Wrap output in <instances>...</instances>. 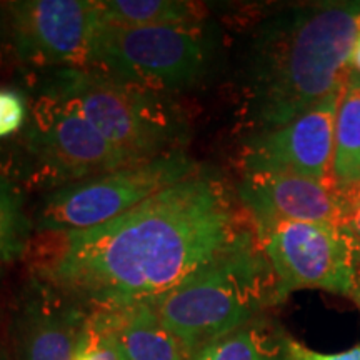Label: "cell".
<instances>
[{
  "label": "cell",
  "mask_w": 360,
  "mask_h": 360,
  "mask_svg": "<svg viewBox=\"0 0 360 360\" xmlns=\"http://www.w3.org/2000/svg\"><path fill=\"white\" fill-rule=\"evenodd\" d=\"M360 0L287 7L259 27L245 64L249 114L259 132L289 124L347 82Z\"/></svg>",
  "instance_id": "2"
},
{
  "label": "cell",
  "mask_w": 360,
  "mask_h": 360,
  "mask_svg": "<svg viewBox=\"0 0 360 360\" xmlns=\"http://www.w3.org/2000/svg\"><path fill=\"white\" fill-rule=\"evenodd\" d=\"M352 299L355 300V304L360 307V265H359V274H357V283H355V290Z\"/></svg>",
  "instance_id": "23"
},
{
  "label": "cell",
  "mask_w": 360,
  "mask_h": 360,
  "mask_svg": "<svg viewBox=\"0 0 360 360\" xmlns=\"http://www.w3.org/2000/svg\"><path fill=\"white\" fill-rule=\"evenodd\" d=\"M200 170L195 160L179 150L53 188L40 209L37 231L77 232L110 222Z\"/></svg>",
  "instance_id": "6"
},
{
  "label": "cell",
  "mask_w": 360,
  "mask_h": 360,
  "mask_svg": "<svg viewBox=\"0 0 360 360\" xmlns=\"http://www.w3.org/2000/svg\"><path fill=\"white\" fill-rule=\"evenodd\" d=\"M13 47L20 62L44 70L90 69L102 24L94 0H22L6 4Z\"/></svg>",
  "instance_id": "9"
},
{
  "label": "cell",
  "mask_w": 360,
  "mask_h": 360,
  "mask_svg": "<svg viewBox=\"0 0 360 360\" xmlns=\"http://www.w3.org/2000/svg\"><path fill=\"white\" fill-rule=\"evenodd\" d=\"M25 150L35 182L60 188L135 164L65 98L39 89L29 110ZM141 164V162H139Z\"/></svg>",
  "instance_id": "7"
},
{
  "label": "cell",
  "mask_w": 360,
  "mask_h": 360,
  "mask_svg": "<svg viewBox=\"0 0 360 360\" xmlns=\"http://www.w3.org/2000/svg\"><path fill=\"white\" fill-rule=\"evenodd\" d=\"M257 240L276 278L278 304L300 289L352 299L360 242L350 225L285 222L260 233Z\"/></svg>",
  "instance_id": "8"
},
{
  "label": "cell",
  "mask_w": 360,
  "mask_h": 360,
  "mask_svg": "<svg viewBox=\"0 0 360 360\" xmlns=\"http://www.w3.org/2000/svg\"><path fill=\"white\" fill-rule=\"evenodd\" d=\"M102 20L107 24L148 27L199 24L202 8L182 0H103Z\"/></svg>",
  "instance_id": "15"
},
{
  "label": "cell",
  "mask_w": 360,
  "mask_h": 360,
  "mask_svg": "<svg viewBox=\"0 0 360 360\" xmlns=\"http://www.w3.org/2000/svg\"><path fill=\"white\" fill-rule=\"evenodd\" d=\"M148 304L192 360L278 300L272 269L254 236Z\"/></svg>",
  "instance_id": "3"
},
{
  "label": "cell",
  "mask_w": 360,
  "mask_h": 360,
  "mask_svg": "<svg viewBox=\"0 0 360 360\" xmlns=\"http://www.w3.org/2000/svg\"><path fill=\"white\" fill-rule=\"evenodd\" d=\"M207 65L209 44L199 24L129 27L102 20L90 69L165 94L199 82Z\"/></svg>",
  "instance_id": "5"
},
{
  "label": "cell",
  "mask_w": 360,
  "mask_h": 360,
  "mask_svg": "<svg viewBox=\"0 0 360 360\" xmlns=\"http://www.w3.org/2000/svg\"><path fill=\"white\" fill-rule=\"evenodd\" d=\"M283 339L285 334L254 322L200 350L192 360H290Z\"/></svg>",
  "instance_id": "16"
},
{
  "label": "cell",
  "mask_w": 360,
  "mask_h": 360,
  "mask_svg": "<svg viewBox=\"0 0 360 360\" xmlns=\"http://www.w3.org/2000/svg\"><path fill=\"white\" fill-rule=\"evenodd\" d=\"M90 312L51 283L34 277L12 322V360H74Z\"/></svg>",
  "instance_id": "11"
},
{
  "label": "cell",
  "mask_w": 360,
  "mask_h": 360,
  "mask_svg": "<svg viewBox=\"0 0 360 360\" xmlns=\"http://www.w3.org/2000/svg\"><path fill=\"white\" fill-rule=\"evenodd\" d=\"M30 231L32 225L24 209V193L12 180L0 177V262L25 254Z\"/></svg>",
  "instance_id": "17"
},
{
  "label": "cell",
  "mask_w": 360,
  "mask_h": 360,
  "mask_svg": "<svg viewBox=\"0 0 360 360\" xmlns=\"http://www.w3.org/2000/svg\"><path fill=\"white\" fill-rule=\"evenodd\" d=\"M283 342H285V350L290 360H360V344L342 352L327 354L310 349L302 342L292 339L290 335H285Z\"/></svg>",
  "instance_id": "19"
},
{
  "label": "cell",
  "mask_w": 360,
  "mask_h": 360,
  "mask_svg": "<svg viewBox=\"0 0 360 360\" xmlns=\"http://www.w3.org/2000/svg\"><path fill=\"white\" fill-rule=\"evenodd\" d=\"M238 200L255 236L285 222L350 225V209L334 188L292 174H244Z\"/></svg>",
  "instance_id": "12"
},
{
  "label": "cell",
  "mask_w": 360,
  "mask_h": 360,
  "mask_svg": "<svg viewBox=\"0 0 360 360\" xmlns=\"http://www.w3.org/2000/svg\"><path fill=\"white\" fill-rule=\"evenodd\" d=\"M330 187L352 212L360 202V75L355 72L349 74L337 109Z\"/></svg>",
  "instance_id": "13"
},
{
  "label": "cell",
  "mask_w": 360,
  "mask_h": 360,
  "mask_svg": "<svg viewBox=\"0 0 360 360\" xmlns=\"http://www.w3.org/2000/svg\"><path fill=\"white\" fill-rule=\"evenodd\" d=\"M8 30V24H7V15H6V8L0 7V39L4 37V34H6Z\"/></svg>",
  "instance_id": "22"
},
{
  "label": "cell",
  "mask_w": 360,
  "mask_h": 360,
  "mask_svg": "<svg viewBox=\"0 0 360 360\" xmlns=\"http://www.w3.org/2000/svg\"><path fill=\"white\" fill-rule=\"evenodd\" d=\"M0 360H12V357H11V354L7 352V349L4 347L2 344H0Z\"/></svg>",
  "instance_id": "24"
},
{
  "label": "cell",
  "mask_w": 360,
  "mask_h": 360,
  "mask_svg": "<svg viewBox=\"0 0 360 360\" xmlns=\"http://www.w3.org/2000/svg\"><path fill=\"white\" fill-rule=\"evenodd\" d=\"M350 229H352L355 237H357L360 242V202L355 205V209L352 210V215H350Z\"/></svg>",
  "instance_id": "21"
},
{
  "label": "cell",
  "mask_w": 360,
  "mask_h": 360,
  "mask_svg": "<svg viewBox=\"0 0 360 360\" xmlns=\"http://www.w3.org/2000/svg\"><path fill=\"white\" fill-rule=\"evenodd\" d=\"M342 89L289 124L255 134L242 157L244 174H292L330 186Z\"/></svg>",
  "instance_id": "10"
},
{
  "label": "cell",
  "mask_w": 360,
  "mask_h": 360,
  "mask_svg": "<svg viewBox=\"0 0 360 360\" xmlns=\"http://www.w3.org/2000/svg\"><path fill=\"white\" fill-rule=\"evenodd\" d=\"M47 237L34 277L89 312L152 302L255 236L224 182L200 172L97 227Z\"/></svg>",
  "instance_id": "1"
},
{
  "label": "cell",
  "mask_w": 360,
  "mask_h": 360,
  "mask_svg": "<svg viewBox=\"0 0 360 360\" xmlns=\"http://www.w3.org/2000/svg\"><path fill=\"white\" fill-rule=\"evenodd\" d=\"M47 74L39 89L74 103L135 164L184 150L187 124L167 94L124 82L96 69H60Z\"/></svg>",
  "instance_id": "4"
},
{
  "label": "cell",
  "mask_w": 360,
  "mask_h": 360,
  "mask_svg": "<svg viewBox=\"0 0 360 360\" xmlns=\"http://www.w3.org/2000/svg\"><path fill=\"white\" fill-rule=\"evenodd\" d=\"M350 69L355 74L360 75V24L357 27V34H355L352 52H350Z\"/></svg>",
  "instance_id": "20"
},
{
  "label": "cell",
  "mask_w": 360,
  "mask_h": 360,
  "mask_svg": "<svg viewBox=\"0 0 360 360\" xmlns=\"http://www.w3.org/2000/svg\"><path fill=\"white\" fill-rule=\"evenodd\" d=\"M29 103L19 90L0 89V139H7L25 127Z\"/></svg>",
  "instance_id": "18"
},
{
  "label": "cell",
  "mask_w": 360,
  "mask_h": 360,
  "mask_svg": "<svg viewBox=\"0 0 360 360\" xmlns=\"http://www.w3.org/2000/svg\"><path fill=\"white\" fill-rule=\"evenodd\" d=\"M97 314L102 315L115 334L125 360H188L148 302L117 310H101Z\"/></svg>",
  "instance_id": "14"
}]
</instances>
